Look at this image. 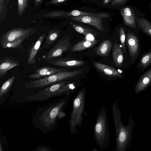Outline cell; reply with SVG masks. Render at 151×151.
Returning a JSON list of instances; mask_svg holds the SVG:
<instances>
[{
    "mask_svg": "<svg viewBox=\"0 0 151 151\" xmlns=\"http://www.w3.org/2000/svg\"><path fill=\"white\" fill-rule=\"evenodd\" d=\"M119 101L117 98L111 106L116 134V151H126L132 140L135 124L130 114L127 125L123 124L121 117V110L118 106Z\"/></svg>",
    "mask_w": 151,
    "mask_h": 151,
    "instance_id": "cell-1",
    "label": "cell"
},
{
    "mask_svg": "<svg viewBox=\"0 0 151 151\" xmlns=\"http://www.w3.org/2000/svg\"><path fill=\"white\" fill-rule=\"evenodd\" d=\"M37 30V27L11 29L1 36L0 46L4 49H19L23 52V42L35 34Z\"/></svg>",
    "mask_w": 151,
    "mask_h": 151,
    "instance_id": "cell-2",
    "label": "cell"
},
{
    "mask_svg": "<svg viewBox=\"0 0 151 151\" xmlns=\"http://www.w3.org/2000/svg\"><path fill=\"white\" fill-rule=\"evenodd\" d=\"M85 88L81 89L76 96L73 102L72 109L68 122L70 134L75 135L82 126L84 118L86 115L85 110L86 98Z\"/></svg>",
    "mask_w": 151,
    "mask_h": 151,
    "instance_id": "cell-3",
    "label": "cell"
},
{
    "mask_svg": "<svg viewBox=\"0 0 151 151\" xmlns=\"http://www.w3.org/2000/svg\"><path fill=\"white\" fill-rule=\"evenodd\" d=\"M93 135L96 144L100 149H105L109 145L110 132L105 107L103 106L96 116L93 130Z\"/></svg>",
    "mask_w": 151,
    "mask_h": 151,
    "instance_id": "cell-4",
    "label": "cell"
},
{
    "mask_svg": "<svg viewBox=\"0 0 151 151\" xmlns=\"http://www.w3.org/2000/svg\"><path fill=\"white\" fill-rule=\"evenodd\" d=\"M83 71L82 69L73 71H60L45 77L27 82L25 83V87L26 88L29 89L43 88L73 78L82 73Z\"/></svg>",
    "mask_w": 151,
    "mask_h": 151,
    "instance_id": "cell-5",
    "label": "cell"
},
{
    "mask_svg": "<svg viewBox=\"0 0 151 151\" xmlns=\"http://www.w3.org/2000/svg\"><path fill=\"white\" fill-rule=\"evenodd\" d=\"M70 94L66 95L63 99L45 111L40 117V120L43 125L49 127L52 125L59 113H63L64 109L70 99Z\"/></svg>",
    "mask_w": 151,
    "mask_h": 151,
    "instance_id": "cell-6",
    "label": "cell"
},
{
    "mask_svg": "<svg viewBox=\"0 0 151 151\" xmlns=\"http://www.w3.org/2000/svg\"><path fill=\"white\" fill-rule=\"evenodd\" d=\"M126 44L127 47L130 63L132 66L140 55L141 47L140 39L138 34L129 28L126 32Z\"/></svg>",
    "mask_w": 151,
    "mask_h": 151,
    "instance_id": "cell-7",
    "label": "cell"
},
{
    "mask_svg": "<svg viewBox=\"0 0 151 151\" xmlns=\"http://www.w3.org/2000/svg\"><path fill=\"white\" fill-rule=\"evenodd\" d=\"M71 43V37L67 35L63 37L48 52L38 58L39 60H44L47 61L51 59L59 58L67 51Z\"/></svg>",
    "mask_w": 151,
    "mask_h": 151,
    "instance_id": "cell-8",
    "label": "cell"
},
{
    "mask_svg": "<svg viewBox=\"0 0 151 151\" xmlns=\"http://www.w3.org/2000/svg\"><path fill=\"white\" fill-rule=\"evenodd\" d=\"M137 9L132 5L121 7L120 11L123 19L124 24L137 34L141 32L136 22V14Z\"/></svg>",
    "mask_w": 151,
    "mask_h": 151,
    "instance_id": "cell-9",
    "label": "cell"
},
{
    "mask_svg": "<svg viewBox=\"0 0 151 151\" xmlns=\"http://www.w3.org/2000/svg\"><path fill=\"white\" fill-rule=\"evenodd\" d=\"M67 82L65 81H63L51 85L29 96L28 99L35 101H39L55 96V93L56 91Z\"/></svg>",
    "mask_w": 151,
    "mask_h": 151,
    "instance_id": "cell-10",
    "label": "cell"
},
{
    "mask_svg": "<svg viewBox=\"0 0 151 151\" xmlns=\"http://www.w3.org/2000/svg\"><path fill=\"white\" fill-rule=\"evenodd\" d=\"M46 35V33L41 35L29 48L27 52V60L28 65H32L36 63V58L37 54L40 51L41 45Z\"/></svg>",
    "mask_w": 151,
    "mask_h": 151,
    "instance_id": "cell-11",
    "label": "cell"
},
{
    "mask_svg": "<svg viewBox=\"0 0 151 151\" xmlns=\"http://www.w3.org/2000/svg\"><path fill=\"white\" fill-rule=\"evenodd\" d=\"M135 18L137 25L141 32L151 38V22L145 17V14L137 9Z\"/></svg>",
    "mask_w": 151,
    "mask_h": 151,
    "instance_id": "cell-12",
    "label": "cell"
},
{
    "mask_svg": "<svg viewBox=\"0 0 151 151\" xmlns=\"http://www.w3.org/2000/svg\"><path fill=\"white\" fill-rule=\"evenodd\" d=\"M70 19L92 25L100 31L105 30L103 23V21L102 18L100 17L93 16H80L71 17Z\"/></svg>",
    "mask_w": 151,
    "mask_h": 151,
    "instance_id": "cell-13",
    "label": "cell"
},
{
    "mask_svg": "<svg viewBox=\"0 0 151 151\" xmlns=\"http://www.w3.org/2000/svg\"><path fill=\"white\" fill-rule=\"evenodd\" d=\"M47 61L48 63L50 64L65 68L80 66L85 64V62L81 60L59 58L51 59Z\"/></svg>",
    "mask_w": 151,
    "mask_h": 151,
    "instance_id": "cell-14",
    "label": "cell"
},
{
    "mask_svg": "<svg viewBox=\"0 0 151 151\" xmlns=\"http://www.w3.org/2000/svg\"><path fill=\"white\" fill-rule=\"evenodd\" d=\"M67 70L65 68H57L53 67L45 66L35 69L33 73L28 76L27 77L34 79H38L52 75L60 71Z\"/></svg>",
    "mask_w": 151,
    "mask_h": 151,
    "instance_id": "cell-15",
    "label": "cell"
},
{
    "mask_svg": "<svg viewBox=\"0 0 151 151\" xmlns=\"http://www.w3.org/2000/svg\"><path fill=\"white\" fill-rule=\"evenodd\" d=\"M151 84V67L144 72L137 81L134 88L136 95L146 89Z\"/></svg>",
    "mask_w": 151,
    "mask_h": 151,
    "instance_id": "cell-16",
    "label": "cell"
},
{
    "mask_svg": "<svg viewBox=\"0 0 151 151\" xmlns=\"http://www.w3.org/2000/svg\"><path fill=\"white\" fill-rule=\"evenodd\" d=\"M0 78L4 77L8 71L20 64L19 61L12 57H3L0 60Z\"/></svg>",
    "mask_w": 151,
    "mask_h": 151,
    "instance_id": "cell-17",
    "label": "cell"
},
{
    "mask_svg": "<svg viewBox=\"0 0 151 151\" xmlns=\"http://www.w3.org/2000/svg\"><path fill=\"white\" fill-rule=\"evenodd\" d=\"M93 64L98 70L110 77L120 78H122L124 77V75L113 67L100 62H94Z\"/></svg>",
    "mask_w": 151,
    "mask_h": 151,
    "instance_id": "cell-18",
    "label": "cell"
},
{
    "mask_svg": "<svg viewBox=\"0 0 151 151\" xmlns=\"http://www.w3.org/2000/svg\"><path fill=\"white\" fill-rule=\"evenodd\" d=\"M125 55L122 46L118 42L114 44L112 51V58L114 63L119 67H122L124 61Z\"/></svg>",
    "mask_w": 151,
    "mask_h": 151,
    "instance_id": "cell-19",
    "label": "cell"
},
{
    "mask_svg": "<svg viewBox=\"0 0 151 151\" xmlns=\"http://www.w3.org/2000/svg\"><path fill=\"white\" fill-rule=\"evenodd\" d=\"M151 67V49L143 53L136 66L138 72L141 73Z\"/></svg>",
    "mask_w": 151,
    "mask_h": 151,
    "instance_id": "cell-20",
    "label": "cell"
},
{
    "mask_svg": "<svg viewBox=\"0 0 151 151\" xmlns=\"http://www.w3.org/2000/svg\"><path fill=\"white\" fill-rule=\"evenodd\" d=\"M61 31L57 29L49 30L44 44L41 47L40 51L46 49L50 47L60 37Z\"/></svg>",
    "mask_w": 151,
    "mask_h": 151,
    "instance_id": "cell-21",
    "label": "cell"
},
{
    "mask_svg": "<svg viewBox=\"0 0 151 151\" xmlns=\"http://www.w3.org/2000/svg\"><path fill=\"white\" fill-rule=\"evenodd\" d=\"M80 16H93L102 19L110 17V15L106 13H92L74 10L70 12H65L63 17H76Z\"/></svg>",
    "mask_w": 151,
    "mask_h": 151,
    "instance_id": "cell-22",
    "label": "cell"
},
{
    "mask_svg": "<svg viewBox=\"0 0 151 151\" xmlns=\"http://www.w3.org/2000/svg\"><path fill=\"white\" fill-rule=\"evenodd\" d=\"M78 85L73 82H68L61 86L55 93V96L62 94H70L75 93Z\"/></svg>",
    "mask_w": 151,
    "mask_h": 151,
    "instance_id": "cell-23",
    "label": "cell"
},
{
    "mask_svg": "<svg viewBox=\"0 0 151 151\" xmlns=\"http://www.w3.org/2000/svg\"><path fill=\"white\" fill-rule=\"evenodd\" d=\"M112 44L111 41L110 40L103 41L97 47L96 54L103 57H107L112 48Z\"/></svg>",
    "mask_w": 151,
    "mask_h": 151,
    "instance_id": "cell-24",
    "label": "cell"
},
{
    "mask_svg": "<svg viewBox=\"0 0 151 151\" xmlns=\"http://www.w3.org/2000/svg\"><path fill=\"white\" fill-rule=\"evenodd\" d=\"M95 40H86L79 42L74 45L72 49V52L79 51L91 48L97 43Z\"/></svg>",
    "mask_w": 151,
    "mask_h": 151,
    "instance_id": "cell-25",
    "label": "cell"
},
{
    "mask_svg": "<svg viewBox=\"0 0 151 151\" xmlns=\"http://www.w3.org/2000/svg\"><path fill=\"white\" fill-rule=\"evenodd\" d=\"M118 32L120 42L125 57L127 58H129L128 53L126 47V33L124 27L123 26L120 27L119 28Z\"/></svg>",
    "mask_w": 151,
    "mask_h": 151,
    "instance_id": "cell-26",
    "label": "cell"
},
{
    "mask_svg": "<svg viewBox=\"0 0 151 151\" xmlns=\"http://www.w3.org/2000/svg\"><path fill=\"white\" fill-rule=\"evenodd\" d=\"M16 77L15 75L8 78L3 84L0 90V97L4 96L9 89L12 86Z\"/></svg>",
    "mask_w": 151,
    "mask_h": 151,
    "instance_id": "cell-27",
    "label": "cell"
},
{
    "mask_svg": "<svg viewBox=\"0 0 151 151\" xmlns=\"http://www.w3.org/2000/svg\"><path fill=\"white\" fill-rule=\"evenodd\" d=\"M9 0H0V23L4 19L8 11Z\"/></svg>",
    "mask_w": 151,
    "mask_h": 151,
    "instance_id": "cell-28",
    "label": "cell"
},
{
    "mask_svg": "<svg viewBox=\"0 0 151 151\" xmlns=\"http://www.w3.org/2000/svg\"><path fill=\"white\" fill-rule=\"evenodd\" d=\"M29 0H17V12L19 17H22L29 6Z\"/></svg>",
    "mask_w": 151,
    "mask_h": 151,
    "instance_id": "cell-29",
    "label": "cell"
},
{
    "mask_svg": "<svg viewBox=\"0 0 151 151\" xmlns=\"http://www.w3.org/2000/svg\"><path fill=\"white\" fill-rule=\"evenodd\" d=\"M70 24L71 26L78 33L82 34L85 36L89 34H92L91 31L88 29L76 24L72 22H70Z\"/></svg>",
    "mask_w": 151,
    "mask_h": 151,
    "instance_id": "cell-30",
    "label": "cell"
},
{
    "mask_svg": "<svg viewBox=\"0 0 151 151\" xmlns=\"http://www.w3.org/2000/svg\"><path fill=\"white\" fill-rule=\"evenodd\" d=\"M129 0H112L111 5L114 6H121L124 5Z\"/></svg>",
    "mask_w": 151,
    "mask_h": 151,
    "instance_id": "cell-31",
    "label": "cell"
},
{
    "mask_svg": "<svg viewBox=\"0 0 151 151\" xmlns=\"http://www.w3.org/2000/svg\"><path fill=\"white\" fill-rule=\"evenodd\" d=\"M67 0H48L45 4V6L48 7L56 5L63 3Z\"/></svg>",
    "mask_w": 151,
    "mask_h": 151,
    "instance_id": "cell-32",
    "label": "cell"
},
{
    "mask_svg": "<svg viewBox=\"0 0 151 151\" xmlns=\"http://www.w3.org/2000/svg\"><path fill=\"white\" fill-rule=\"evenodd\" d=\"M43 0H34V6L35 7H37L39 6L42 2Z\"/></svg>",
    "mask_w": 151,
    "mask_h": 151,
    "instance_id": "cell-33",
    "label": "cell"
},
{
    "mask_svg": "<svg viewBox=\"0 0 151 151\" xmlns=\"http://www.w3.org/2000/svg\"><path fill=\"white\" fill-rule=\"evenodd\" d=\"M36 151H49V150H48L45 147H42L36 150Z\"/></svg>",
    "mask_w": 151,
    "mask_h": 151,
    "instance_id": "cell-34",
    "label": "cell"
},
{
    "mask_svg": "<svg viewBox=\"0 0 151 151\" xmlns=\"http://www.w3.org/2000/svg\"><path fill=\"white\" fill-rule=\"evenodd\" d=\"M111 0H103V4H108Z\"/></svg>",
    "mask_w": 151,
    "mask_h": 151,
    "instance_id": "cell-35",
    "label": "cell"
},
{
    "mask_svg": "<svg viewBox=\"0 0 151 151\" xmlns=\"http://www.w3.org/2000/svg\"><path fill=\"white\" fill-rule=\"evenodd\" d=\"M149 7L150 11L151 12V2L149 4Z\"/></svg>",
    "mask_w": 151,
    "mask_h": 151,
    "instance_id": "cell-36",
    "label": "cell"
}]
</instances>
